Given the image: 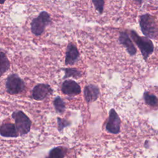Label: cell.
<instances>
[{
  "label": "cell",
  "mask_w": 158,
  "mask_h": 158,
  "mask_svg": "<svg viewBox=\"0 0 158 158\" xmlns=\"http://www.w3.org/2000/svg\"><path fill=\"white\" fill-rule=\"evenodd\" d=\"M139 23L141 31L146 37L154 39L158 36V27L151 15L149 14L141 15L139 17Z\"/></svg>",
  "instance_id": "cell-1"
},
{
  "label": "cell",
  "mask_w": 158,
  "mask_h": 158,
  "mask_svg": "<svg viewBox=\"0 0 158 158\" xmlns=\"http://www.w3.org/2000/svg\"><path fill=\"white\" fill-rule=\"evenodd\" d=\"M130 36L139 49L141 54L145 60L154 51V44L152 41L146 37L140 36L135 30H130Z\"/></svg>",
  "instance_id": "cell-2"
},
{
  "label": "cell",
  "mask_w": 158,
  "mask_h": 158,
  "mask_svg": "<svg viewBox=\"0 0 158 158\" xmlns=\"http://www.w3.org/2000/svg\"><path fill=\"white\" fill-rule=\"evenodd\" d=\"M51 22L52 20L50 14L46 11H42L38 17L33 19L31 22V31L35 36H40Z\"/></svg>",
  "instance_id": "cell-3"
},
{
  "label": "cell",
  "mask_w": 158,
  "mask_h": 158,
  "mask_svg": "<svg viewBox=\"0 0 158 158\" xmlns=\"http://www.w3.org/2000/svg\"><path fill=\"white\" fill-rule=\"evenodd\" d=\"M12 117L15 121V125L20 136L27 134L31 128V121L22 110H15L12 112Z\"/></svg>",
  "instance_id": "cell-4"
},
{
  "label": "cell",
  "mask_w": 158,
  "mask_h": 158,
  "mask_svg": "<svg viewBox=\"0 0 158 158\" xmlns=\"http://www.w3.org/2000/svg\"><path fill=\"white\" fill-rule=\"evenodd\" d=\"M7 92L10 94H17L22 93L25 88L23 80L17 73L9 75L6 81Z\"/></svg>",
  "instance_id": "cell-5"
},
{
  "label": "cell",
  "mask_w": 158,
  "mask_h": 158,
  "mask_svg": "<svg viewBox=\"0 0 158 158\" xmlns=\"http://www.w3.org/2000/svg\"><path fill=\"white\" fill-rule=\"evenodd\" d=\"M120 118L114 108L110 109L109 117L106 124V130L112 134H118L120 131Z\"/></svg>",
  "instance_id": "cell-6"
},
{
  "label": "cell",
  "mask_w": 158,
  "mask_h": 158,
  "mask_svg": "<svg viewBox=\"0 0 158 158\" xmlns=\"http://www.w3.org/2000/svg\"><path fill=\"white\" fill-rule=\"evenodd\" d=\"M53 89L51 86L47 83H38L32 89L31 97L36 101H42L48 96L52 94Z\"/></svg>",
  "instance_id": "cell-7"
},
{
  "label": "cell",
  "mask_w": 158,
  "mask_h": 158,
  "mask_svg": "<svg viewBox=\"0 0 158 158\" xmlns=\"http://www.w3.org/2000/svg\"><path fill=\"white\" fill-rule=\"evenodd\" d=\"M61 91L63 94L69 96H77L81 91L79 84L73 80H64L61 86Z\"/></svg>",
  "instance_id": "cell-8"
},
{
  "label": "cell",
  "mask_w": 158,
  "mask_h": 158,
  "mask_svg": "<svg viewBox=\"0 0 158 158\" xmlns=\"http://www.w3.org/2000/svg\"><path fill=\"white\" fill-rule=\"evenodd\" d=\"M80 52L76 45L73 43H69L65 52V64L66 65H73L78 60Z\"/></svg>",
  "instance_id": "cell-9"
},
{
  "label": "cell",
  "mask_w": 158,
  "mask_h": 158,
  "mask_svg": "<svg viewBox=\"0 0 158 158\" xmlns=\"http://www.w3.org/2000/svg\"><path fill=\"white\" fill-rule=\"evenodd\" d=\"M118 41L125 48L127 52L131 56H133L136 54V49L126 31H122L119 33Z\"/></svg>",
  "instance_id": "cell-10"
},
{
  "label": "cell",
  "mask_w": 158,
  "mask_h": 158,
  "mask_svg": "<svg viewBox=\"0 0 158 158\" xmlns=\"http://www.w3.org/2000/svg\"><path fill=\"white\" fill-rule=\"evenodd\" d=\"M84 98L87 103H91L96 101L99 96L100 91L99 87L94 84L85 86L83 91Z\"/></svg>",
  "instance_id": "cell-11"
},
{
  "label": "cell",
  "mask_w": 158,
  "mask_h": 158,
  "mask_svg": "<svg viewBox=\"0 0 158 158\" xmlns=\"http://www.w3.org/2000/svg\"><path fill=\"white\" fill-rule=\"evenodd\" d=\"M0 134L2 136L7 138H16L20 135L15 125L10 123H3L1 125Z\"/></svg>",
  "instance_id": "cell-12"
},
{
  "label": "cell",
  "mask_w": 158,
  "mask_h": 158,
  "mask_svg": "<svg viewBox=\"0 0 158 158\" xmlns=\"http://www.w3.org/2000/svg\"><path fill=\"white\" fill-rule=\"evenodd\" d=\"M10 67V62L6 54L1 51L0 52V74L2 76Z\"/></svg>",
  "instance_id": "cell-13"
},
{
  "label": "cell",
  "mask_w": 158,
  "mask_h": 158,
  "mask_svg": "<svg viewBox=\"0 0 158 158\" xmlns=\"http://www.w3.org/2000/svg\"><path fill=\"white\" fill-rule=\"evenodd\" d=\"M61 70L65 73V75L63 77L62 79H66L70 77L78 78L82 76L81 72L76 68H64L62 69Z\"/></svg>",
  "instance_id": "cell-14"
},
{
  "label": "cell",
  "mask_w": 158,
  "mask_h": 158,
  "mask_svg": "<svg viewBox=\"0 0 158 158\" xmlns=\"http://www.w3.org/2000/svg\"><path fill=\"white\" fill-rule=\"evenodd\" d=\"M65 152L66 151L63 147H56L49 151L48 158H64L65 157Z\"/></svg>",
  "instance_id": "cell-15"
},
{
  "label": "cell",
  "mask_w": 158,
  "mask_h": 158,
  "mask_svg": "<svg viewBox=\"0 0 158 158\" xmlns=\"http://www.w3.org/2000/svg\"><path fill=\"white\" fill-rule=\"evenodd\" d=\"M53 105L56 112L63 114L65 110V102L60 96H56L53 101Z\"/></svg>",
  "instance_id": "cell-16"
},
{
  "label": "cell",
  "mask_w": 158,
  "mask_h": 158,
  "mask_svg": "<svg viewBox=\"0 0 158 158\" xmlns=\"http://www.w3.org/2000/svg\"><path fill=\"white\" fill-rule=\"evenodd\" d=\"M143 97L146 104H147L148 105H149L151 106H155L158 104L157 98L155 95L150 94L148 91L144 92Z\"/></svg>",
  "instance_id": "cell-17"
},
{
  "label": "cell",
  "mask_w": 158,
  "mask_h": 158,
  "mask_svg": "<svg viewBox=\"0 0 158 158\" xmlns=\"http://www.w3.org/2000/svg\"><path fill=\"white\" fill-rule=\"evenodd\" d=\"M57 125H58V130L59 131H62L64 128L69 127L71 125V122L67 119L62 118L60 117H57Z\"/></svg>",
  "instance_id": "cell-18"
},
{
  "label": "cell",
  "mask_w": 158,
  "mask_h": 158,
  "mask_svg": "<svg viewBox=\"0 0 158 158\" xmlns=\"http://www.w3.org/2000/svg\"><path fill=\"white\" fill-rule=\"evenodd\" d=\"M92 2L94 4L95 9L100 14H102L104 7V1L103 0H93Z\"/></svg>",
  "instance_id": "cell-19"
}]
</instances>
